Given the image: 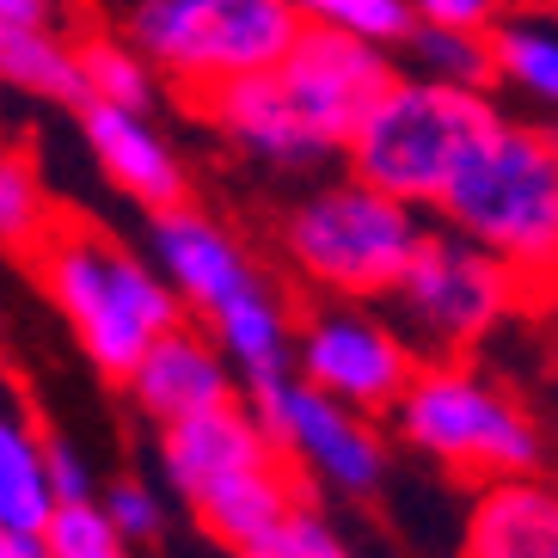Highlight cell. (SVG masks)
I'll return each instance as SVG.
<instances>
[{
  "label": "cell",
  "instance_id": "cell-9",
  "mask_svg": "<svg viewBox=\"0 0 558 558\" xmlns=\"http://www.w3.org/2000/svg\"><path fill=\"white\" fill-rule=\"evenodd\" d=\"M246 411L258 417L270 448L301 478L326 485L331 497H375L380 492V478H387V436L375 429V417L313 393L307 380H295V375L270 380V387H252Z\"/></svg>",
  "mask_w": 558,
  "mask_h": 558
},
{
  "label": "cell",
  "instance_id": "cell-8",
  "mask_svg": "<svg viewBox=\"0 0 558 558\" xmlns=\"http://www.w3.org/2000/svg\"><path fill=\"white\" fill-rule=\"evenodd\" d=\"M380 301H393V331L411 350H429L436 362H460L534 295L522 289V277L509 264L478 252L473 240H460L454 228L442 233L424 228L411 264Z\"/></svg>",
  "mask_w": 558,
  "mask_h": 558
},
{
  "label": "cell",
  "instance_id": "cell-12",
  "mask_svg": "<svg viewBox=\"0 0 558 558\" xmlns=\"http://www.w3.org/2000/svg\"><path fill=\"white\" fill-rule=\"evenodd\" d=\"M123 393H130V405L154 429H166V424H179V417H197L209 405L240 399V380H233L228 356L215 350L209 331H197L184 319V326H172L166 338L148 344V356L135 362L130 380H123Z\"/></svg>",
  "mask_w": 558,
  "mask_h": 558
},
{
  "label": "cell",
  "instance_id": "cell-25",
  "mask_svg": "<svg viewBox=\"0 0 558 558\" xmlns=\"http://www.w3.org/2000/svg\"><path fill=\"white\" fill-rule=\"evenodd\" d=\"M44 546H50V558H130V546L105 522L99 497L93 504H56V515L44 522Z\"/></svg>",
  "mask_w": 558,
  "mask_h": 558
},
{
  "label": "cell",
  "instance_id": "cell-30",
  "mask_svg": "<svg viewBox=\"0 0 558 558\" xmlns=\"http://www.w3.org/2000/svg\"><path fill=\"white\" fill-rule=\"evenodd\" d=\"M62 19V0H0V25H50Z\"/></svg>",
  "mask_w": 558,
  "mask_h": 558
},
{
  "label": "cell",
  "instance_id": "cell-15",
  "mask_svg": "<svg viewBox=\"0 0 558 558\" xmlns=\"http://www.w3.org/2000/svg\"><path fill=\"white\" fill-rule=\"evenodd\" d=\"M460 558H558V485L541 473H515L478 485Z\"/></svg>",
  "mask_w": 558,
  "mask_h": 558
},
{
  "label": "cell",
  "instance_id": "cell-13",
  "mask_svg": "<svg viewBox=\"0 0 558 558\" xmlns=\"http://www.w3.org/2000/svg\"><path fill=\"white\" fill-rule=\"evenodd\" d=\"M81 135H86V148H93L105 179H111L117 191H130L148 215L191 203L184 160L172 154V142L154 130L148 117L117 111V105H81Z\"/></svg>",
  "mask_w": 558,
  "mask_h": 558
},
{
  "label": "cell",
  "instance_id": "cell-31",
  "mask_svg": "<svg viewBox=\"0 0 558 558\" xmlns=\"http://www.w3.org/2000/svg\"><path fill=\"white\" fill-rule=\"evenodd\" d=\"M307 558H356L338 534H331V522L319 515V509H307Z\"/></svg>",
  "mask_w": 558,
  "mask_h": 558
},
{
  "label": "cell",
  "instance_id": "cell-29",
  "mask_svg": "<svg viewBox=\"0 0 558 558\" xmlns=\"http://www.w3.org/2000/svg\"><path fill=\"white\" fill-rule=\"evenodd\" d=\"M307 509H313V504H301L295 515H289V522L270 534V541H258L252 553H240V558H307Z\"/></svg>",
  "mask_w": 558,
  "mask_h": 558
},
{
  "label": "cell",
  "instance_id": "cell-14",
  "mask_svg": "<svg viewBox=\"0 0 558 558\" xmlns=\"http://www.w3.org/2000/svg\"><path fill=\"white\" fill-rule=\"evenodd\" d=\"M264 454H270V436L258 429V417L240 399L209 405L197 417H179V424L160 429V478L184 504H197L215 478L240 473V466H252Z\"/></svg>",
  "mask_w": 558,
  "mask_h": 558
},
{
  "label": "cell",
  "instance_id": "cell-20",
  "mask_svg": "<svg viewBox=\"0 0 558 558\" xmlns=\"http://www.w3.org/2000/svg\"><path fill=\"white\" fill-rule=\"evenodd\" d=\"M68 44H74V62H81L86 105H117V111H135V117L154 111V99H160V74H154L123 37L99 32V25H81Z\"/></svg>",
  "mask_w": 558,
  "mask_h": 558
},
{
  "label": "cell",
  "instance_id": "cell-28",
  "mask_svg": "<svg viewBox=\"0 0 558 558\" xmlns=\"http://www.w3.org/2000/svg\"><path fill=\"white\" fill-rule=\"evenodd\" d=\"M44 473H50L56 504H93L99 497V478H93V466L81 460V448L68 436H44Z\"/></svg>",
  "mask_w": 558,
  "mask_h": 558
},
{
  "label": "cell",
  "instance_id": "cell-16",
  "mask_svg": "<svg viewBox=\"0 0 558 558\" xmlns=\"http://www.w3.org/2000/svg\"><path fill=\"white\" fill-rule=\"evenodd\" d=\"M184 509H191L203 534L221 541L228 553H252V546L270 541V534L301 509V473L270 448L264 460H252V466H240V473H228V478H215L209 492Z\"/></svg>",
  "mask_w": 558,
  "mask_h": 558
},
{
  "label": "cell",
  "instance_id": "cell-18",
  "mask_svg": "<svg viewBox=\"0 0 558 558\" xmlns=\"http://www.w3.org/2000/svg\"><path fill=\"white\" fill-rule=\"evenodd\" d=\"M0 86L13 93H32V99H50L81 111L86 105V81L81 62H74V44L50 25H0Z\"/></svg>",
  "mask_w": 558,
  "mask_h": 558
},
{
  "label": "cell",
  "instance_id": "cell-11",
  "mask_svg": "<svg viewBox=\"0 0 558 558\" xmlns=\"http://www.w3.org/2000/svg\"><path fill=\"white\" fill-rule=\"evenodd\" d=\"M148 246H154V270L166 277V289L179 295L184 313H197L203 326H209L215 313H228L233 301L270 289L258 277V264L246 258V246L221 221H209L197 203H179V209L154 215Z\"/></svg>",
  "mask_w": 558,
  "mask_h": 558
},
{
  "label": "cell",
  "instance_id": "cell-23",
  "mask_svg": "<svg viewBox=\"0 0 558 558\" xmlns=\"http://www.w3.org/2000/svg\"><path fill=\"white\" fill-rule=\"evenodd\" d=\"M485 44H492V68L504 81H515L527 99L558 105V32H546V25H497Z\"/></svg>",
  "mask_w": 558,
  "mask_h": 558
},
{
  "label": "cell",
  "instance_id": "cell-27",
  "mask_svg": "<svg viewBox=\"0 0 558 558\" xmlns=\"http://www.w3.org/2000/svg\"><path fill=\"white\" fill-rule=\"evenodd\" d=\"M417 25H442V32H466V37H492L504 25L509 0H411Z\"/></svg>",
  "mask_w": 558,
  "mask_h": 558
},
{
  "label": "cell",
  "instance_id": "cell-1",
  "mask_svg": "<svg viewBox=\"0 0 558 558\" xmlns=\"http://www.w3.org/2000/svg\"><path fill=\"white\" fill-rule=\"evenodd\" d=\"M387 86H393V62L375 44L326 32V25H301L277 68L184 93V111L221 130L240 154L295 172V166L344 154L356 123Z\"/></svg>",
  "mask_w": 558,
  "mask_h": 558
},
{
  "label": "cell",
  "instance_id": "cell-10",
  "mask_svg": "<svg viewBox=\"0 0 558 558\" xmlns=\"http://www.w3.org/2000/svg\"><path fill=\"white\" fill-rule=\"evenodd\" d=\"M411 375L417 350L387 319H368L356 307H319L295 326V380L362 417H387Z\"/></svg>",
  "mask_w": 558,
  "mask_h": 558
},
{
  "label": "cell",
  "instance_id": "cell-5",
  "mask_svg": "<svg viewBox=\"0 0 558 558\" xmlns=\"http://www.w3.org/2000/svg\"><path fill=\"white\" fill-rule=\"evenodd\" d=\"M123 32V44L184 99L277 68L301 37V13L289 0H130Z\"/></svg>",
  "mask_w": 558,
  "mask_h": 558
},
{
  "label": "cell",
  "instance_id": "cell-3",
  "mask_svg": "<svg viewBox=\"0 0 558 558\" xmlns=\"http://www.w3.org/2000/svg\"><path fill=\"white\" fill-rule=\"evenodd\" d=\"M442 221L509 264L534 301L558 282V130L497 123L442 191Z\"/></svg>",
  "mask_w": 558,
  "mask_h": 558
},
{
  "label": "cell",
  "instance_id": "cell-21",
  "mask_svg": "<svg viewBox=\"0 0 558 558\" xmlns=\"http://www.w3.org/2000/svg\"><path fill=\"white\" fill-rule=\"evenodd\" d=\"M50 215H56V203L44 197L32 148H0V252L32 258L44 228H50Z\"/></svg>",
  "mask_w": 558,
  "mask_h": 558
},
{
  "label": "cell",
  "instance_id": "cell-6",
  "mask_svg": "<svg viewBox=\"0 0 558 558\" xmlns=\"http://www.w3.org/2000/svg\"><path fill=\"white\" fill-rule=\"evenodd\" d=\"M393 424L405 448L473 485L541 473V429L527 424V411L504 387H492L466 362H417V375L393 405Z\"/></svg>",
  "mask_w": 558,
  "mask_h": 558
},
{
  "label": "cell",
  "instance_id": "cell-2",
  "mask_svg": "<svg viewBox=\"0 0 558 558\" xmlns=\"http://www.w3.org/2000/svg\"><path fill=\"white\" fill-rule=\"evenodd\" d=\"M25 264L105 380H130V368L148 356L154 338L191 319L148 258H135L111 228L62 203Z\"/></svg>",
  "mask_w": 558,
  "mask_h": 558
},
{
  "label": "cell",
  "instance_id": "cell-24",
  "mask_svg": "<svg viewBox=\"0 0 558 558\" xmlns=\"http://www.w3.org/2000/svg\"><path fill=\"white\" fill-rule=\"evenodd\" d=\"M405 56L424 62V81H448V86H473L485 93L492 81V44L485 37H466V32H442V25H411V37L399 44Z\"/></svg>",
  "mask_w": 558,
  "mask_h": 558
},
{
  "label": "cell",
  "instance_id": "cell-22",
  "mask_svg": "<svg viewBox=\"0 0 558 558\" xmlns=\"http://www.w3.org/2000/svg\"><path fill=\"white\" fill-rule=\"evenodd\" d=\"M301 13V25H326V32H344V37H362L375 50H393L405 44L417 13L411 0H289Z\"/></svg>",
  "mask_w": 558,
  "mask_h": 558
},
{
  "label": "cell",
  "instance_id": "cell-7",
  "mask_svg": "<svg viewBox=\"0 0 558 558\" xmlns=\"http://www.w3.org/2000/svg\"><path fill=\"white\" fill-rule=\"evenodd\" d=\"M417 240H424L417 209L368 191L362 179L313 191L282 221V252L295 277L338 301H380L411 264Z\"/></svg>",
  "mask_w": 558,
  "mask_h": 558
},
{
  "label": "cell",
  "instance_id": "cell-26",
  "mask_svg": "<svg viewBox=\"0 0 558 558\" xmlns=\"http://www.w3.org/2000/svg\"><path fill=\"white\" fill-rule=\"evenodd\" d=\"M99 509H105V522L117 527V541L130 546H154L166 534V497L154 492L148 478H111L105 485V497H99Z\"/></svg>",
  "mask_w": 558,
  "mask_h": 558
},
{
  "label": "cell",
  "instance_id": "cell-19",
  "mask_svg": "<svg viewBox=\"0 0 558 558\" xmlns=\"http://www.w3.org/2000/svg\"><path fill=\"white\" fill-rule=\"evenodd\" d=\"M56 515V492L44 473V429L19 411H0V527L44 534Z\"/></svg>",
  "mask_w": 558,
  "mask_h": 558
},
{
  "label": "cell",
  "instance_id": "cell-17",
  "mask_svg": "<svg viewBox=\"0 0 558 558\" xmlns=\"http://www.w3.org/2000/svg\"><path fill=\"white\" fill-rule=\"evenodd\" d=\"M209 338L215 350L228 356L233 380L240 387H270V380L295 375V326H289V313H282V301L264 289V295H246L233 301L228 313H215L209 319Z\"/></svg>",
  "mask_w": 558,
  "mask_h": 558
},
{
  "label": "cell",
  "instance_id": "cell-4",
  "mask_svg": "<svg viewBox=\"0 0 558 558\" xmlns=\"http://www.w3.org/2000/svg\"><path fill=\"white\" fill-rule=\"evenodd\" d=\"M497 123H504L497 105L473 86L393 74V86L368 105V117L350 135V179H362L368 191L405 203V209H436L448 179Z\"/></svg>",
  "mask_w": 558,
  "mask_h": 558
}]
</instances>
